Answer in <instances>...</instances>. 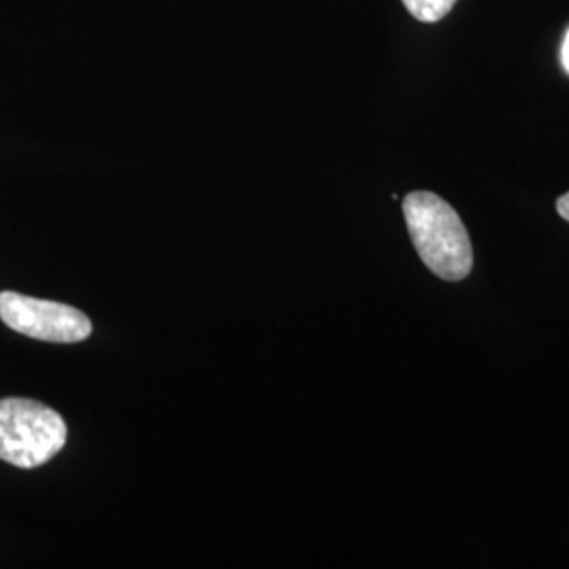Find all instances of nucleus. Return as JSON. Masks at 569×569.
<instances>
[{
	"label": "nucleus",
	"mask_w": 569,
	"mask_h": 569,
	"mask_svg": "<svg viewBox=\"0 0 569 569\" xmlns=\"http://www.w3.org/2000/svg\"><path fill=\"white\" fill-rule=\"evenodd\" d=\"M66 439L68 428L56 409L30 399H0V460L42 467L60 453Z\"/></svg>",
	"instance_id": "f03ea898"
},
{
	"label": "nucleus",
	"mask_w": 569,
	"mask_h": 569,
	"mask_svg": "<svg viewBox=\"0 0 569 569\" xmlns=\"http://www.w3.org/2000/svg\"><path fill=\"white\" fill-rule=\"evenodd\" d=\"M561 60H563V68L569 72V30L566 34V41H563V49H561Z\"/></svg>",
	"instance_id": "423d86ee"
},
{
	"label": "nucleus",
	"mask_w": 569,
	"mask_h": 569,
	"mask_svg": "<svg viewBox=\"0 0 569 569\" xmlns=\"http://www.w3.org/2000/svg\"><path fill=\"white\" fill-rule=\"evenodd\" d=\"M557 211H559V216H561L566 222H569V192L568 194H563V197H559Z\"/></svg>",
	"instance_id": "39448f33"
},
{
	"label": "nucleus",
	"mask_w": 569,
	"mask_h": 569,
	"mask_svg": "<svg viewBox=\"0 0 569 569\" xmlns=\"http://www.w3.org/2000/svg\"><path fill=\"white\" fill-rule=\"evenodd\" d=\"M403 216L411 243L432 274L462 281L472 272V244L458 211L435 192H409Z\"/></svg>",
	"instance_id": "f257e3e1"
},
{
	"label": "nucleus",
	"mask_w": 569,
	"mask_h": 569,
	"mask_svg": "<svg viewBox=\"0 0 569 569\" xmlns=\"http://www.w3.org/2000/svg\"><path fill=\"white\" fill-rule=\"evenodd\" d=\"M407 11L418 21H441L453 9L456 0H403Z\"/></svg>",
	"instance_id": "20e7f679"
},
{
	"label": "nucleus",
	"mask_w": 569,
	"mask_h": 569,
	"mask_svg": "<svg viewBox=\"0 0 569 569\" xmlns=\"http://www.w3.org/2000/svg\"><path fill=\"white\" fill-rule=\"evenodd\" d=\"M0 321L21 336L58 345L82 342L93 329L89 317L72 306L16 291H0Z\"/></svg>",
	"instance_id": "7ed1b4c3"
}]
</instances>
